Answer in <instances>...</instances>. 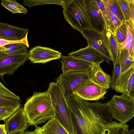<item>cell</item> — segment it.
<instances>
[{"instance_id":"1f68e13d","label":"cell","mask_w":134,"mask_h":134,"mask_svg":"<svg viewBox=\"0 0 134 134\" xmlns=\"http://www.w3.org/2000/svg\"><path fill=\"white\" fill-rule=\"evenodd\" d=\"M127 34V26L125 22L115 30L116 39L119 44L122 43L125 41Z\"/></svg>"},{"instance_id":"6da1fadb","label":"cell","mask_w":134,"mask_h":134,"mask_svg":"<svg viewBox=\"0 0 134 134\" xmlns=\"http://www.w3.org/2000/svg\"><path fill=\"white\" fill-rule=\"evenodd\" d=\"M66 100L77 134H100L113 121L107 103H90L75 94Z\"/></svg>"},{"instance_id":"9a60e30c","label":"cell","mask_w":134,"mask_h":134,"mask_svg":"<svg viewBox=\"0 0 134 134\" xmlns=\"http://www.w3.org/2000/svg\"><path fill=\"white\" fill-rule=\"evenodd\" d=\"M29 29L0 22V38L8 40L20 41L27 35Z\"/></svg>"},{"instance_id":"484cf974","label":"cell","mask_w":134,"mask_h":134,"mask_svg":"<svg viewBox=\"0 0 134 134\" xmlns=\"http://www.w3.org/2000/svg\"><path fill=\"white\" fill-rule=\"evenodd\" d=\"M111 12L123 23L125 21L120 7L116 0H101Z\"/></svg>"},{"instance_id":"4dcf8cb0","label":"cell","mask_w":134,"mask_h":134,"mask_svg":"<svg viewBox=\"0 0 134 134\" xmlns=\"http://www.w3.org/2000/svg\"><path fill=\"white\" fill-rule=\"evenodd\" d=\"M0 98L10 99L20 102V98L17 95L5 87L0 82Z\"/></svg>"},{"instance_id":"7c38bea8","label":"cell","mask_w":134,"mask_h":134,"mask_svg":"<svg viewBox=\"0 0 134 134\" xmlns=\"http://www.w3.org/2000/svg\"><path fill=\"white\" fill-rule=\"evenodd\" d=\"M80 32L86 39L88 45L98 51L107 59L112 61L110 56L103 43L100 33L91 28Z\"/></svg>"},{"instance_id":"5b68a950","label":"cell","mask_w":134,"mask_h":134,"mask_svg":"<svg viewBox=\"0 0 134 134\" xmlns=\"http://www.w3.org/2000/svg\"><path fill=\"white\" fill-rule=\"evenodd\" d=\"M113 119L126 123L134 116V99L124 94L114 95L107 103Z\"/></svg>"},{"instance_id":"9c48e42d","label":"cell","mask_w":134,"mask_h":134,"mask_svg":"<svg viewBox=\"0 0 134 134\" xmlns=\"http://www.w3.org/2000/svg\"><path fill=\"white\" fill-rule=\"evenodd\" d=\"M107 90L89 80L83 83L74 94L85 100H97L105 98Z\"/></svg>"},{"instance_id":"d4e9b609","label":"cell","mask_w":134,"mask_h":134,"mask_svg":"<svg viewBox=\"0 0 134 134\" xmlns=\"http://www.w3.org/2000/svg\"><path fill=\"white\" fill-rule=\"evenodd\" d=\"M1 4L13 14L22 13L26 14L27 13V9L15 0H2Z\"/></svg>"},{"instance_id":"4316f807","label":"cell","mask_w":134,"mask_h":134,"mask_svg":"<svg viewBox=\"0 0 134 134\" xmlns=\"http://www.w3.org/2000/svg\"><path fill=\"white\" fill-rule=\"evenodd\" d=\"M70 0H23V4L30 8L35 5L46 4H55L61 5L63 8Z\"/></svg>"},{"instance_id":"f1b7e54d","label":"cell","mask_w":134,"mask_h":134,"mask_svg":"<svg viewBox=\"0 0 134 134\" xmlns=\"http://www.w3.org/2000/svg\"><path fill=\"white\" fill-rule=\"evenodd\" d=\"M20 107V104L14 106L0 107V121L8 118Z\"/></svg>"},{"instance_id":"836d02e7","label":"cell","mask_w":134,"mask_h":134,"mask_svg":"<svg viewBox=\"0 0 134 134\" xmlns=\"http://www.w3.org/2000/svg\"><path fill=\"white\" fill-rule=\"evenodd\" d=\"M27 35L23 39L20 41H12L6 40L0 38V47L8 44H12L21 43L26 45L27 47H29L27 39Z\"/></svg>"},{"instance_id":"7402d4cb","label":"cell","mask_w":134,"mask_h":134,"mask_svg":"<svg viewBox=\"0 0 134 134\" xmlns=\"http://www.w3.org/2000/svg\"><path fill=\"white\" fill-rule=\"evenodd\" d=\"M119 55L121 73L134 65V58L127 50L119 47Z\"/></svg>"},{"instance_id":"cb8c5ba5","label":"cell","mask_w":134,"mask_h":134,"mask_svg":"<svg viewBox=\"0 0 134 134\" xmlns=\"http://www.w3.org/2000/svg\"><path fill=\"white\" fill-rule=\"evenodd\" d=\"M27 47L23 43H15L0 47V53L5 54L23 53L28 52Z\"/></svg>"},{"instance_id":"2e32d148","label":"cell","mask_w":134,"mask_h":134,"mask_svg":"<svg viewBox=\"0 0 134 134\" xmlns=\"http://www.w3.org/2000/svg\"><path fill=\"white\" fill-rule=\"evenodd\" d=\"M100 33L103 43L110 56L114 65L117 58L119 48L115 32L105 28Z\"/></svg>"},{"instance_id":"d6a6232c","label":"cell","mask_w":134,"mask_h":134,"mask_svg":"<svg viewBox=\"0 0 134 134\" xmlns=\"http://www.w3.org/2000/svg\"><path fill=\"white\" fill-rule=\"evenodd\" d=\"M123 94L134 99V71L130 77L125 92Z\"/></svg>"},{"instance_id":"44dd1931","label":"cell","mask_w":134,"mask_h":134,"mask_svg":"<svg viewBox=\"0 0 134 134\" xmlns=\"http://www.w3.org/2000/svg\"><path fill=\"white\" fill-rule=\"evenodd\" d=\"M103 3L105 9V13L103 16L105 23L106 28L112 32H115L116 29L122 23L111 12L106 4Z\"/></svg>"},{"instance_id":"74e56055","label":"cell","mask_w":134,"mask_h":134,"mask_svg":"<svg viewBox=\"0 0 134 134\" xmlns=\"http://www.w3.org/2000/svg\"><path fill=\"white\" fill-rule=\"evenodd\" d=\"M22 134H37L34 131H25Z\"/></svg>"},{"instance_id":"30bf717a","label":"cell","mask_w":134,"mask_h":134,"mask_svg":"<svg viewBox=\"0 0 134 134\" xmlns=\"http://www.w3.org/2000/svg\"><path fill=\"white\" fill-rule=\"evenodd\" d=\"M62 53L50 48L37 46L28 52L27 58L33 63H45L61 57Z\"/></svg>"},{"instance_id":"ba28073f","label":"cell","mask_w":134,"mask_h":134,"mask_svg":"<svg viewBox=\"0 0 134 134\" xmlns=\"http://www.w3.org/2000/svg\"><path fill=\"white\" fill-rule=\"evenodd\" d=\"M4 121L7 134L23 133L29 125L23 107H20Z\"/></svg>"},{"instance_id":"ffe728a7","label":"cell","mask_w":134,"mask_h":134,"mask_svg":"<svg viewBox=\"0 0 134 134\" xmlns=\"http://www.w3.org/2000/svg\"><path fill=\"white\" fill-rule=\"evenodd\" d=\"M129 130L126 123L113 121L103 127L100 134H127Z\"/></svg>"},{"instance_id":"f35d334b","label":"cell","mask_w":134,"mask_h":134,"mask_svg":"<svg viewBox=\"0 0 134 134\" xmlns=\"http://www.w3.org/2000/svg\"><path fill=\"white\" fill-rule=\"evenodd\" d=\"M127 134H134V129H132L129 130Z\"/></svg>"},{"instance_id":"52a82bcc","label":"cell","mask_w":134,"mask_h":134,"mask_svg":"<svg viewBox=\"0 0 134 134\" xmlns=\"http://www.w3.org/2000/svg\"><path fill=\"white\" fill-rule=\"evenodd\" d=\"M28 52L11 54L0 53V77L5 74L13 75L20 67L24 65L28 59Z\"/></svg>"},{"instance_id":"3957f363","label":"cell","mask_w":134,"mask_h":134,"mask_svg":"<svg viewBox=\"0 0 134 134\" xmlns=\"http://www.w3.org/2000/svg\"><path fill=\"white\" fill-rule=\"evenodd\" d=\"M47 91L55 109V117L70 134H77L70 108L59 86L56 82H51Z\"/></svg>"},{"instance_id":"4fadbf2b","label":"cell","mask_w":134,"mask_h":134,"mask_svg":"<svg viewBox=\"0 0 134 134\" xmlns=\"http://www.w3.org/2000/svg\"><path fill=\"white\" fill-rule=\"evenodd\" d=\"M61 60L63 73L70 72L90 71L93 64L70 56H62Z\"/></svg>"},{"instance_id":"d590c367","label":"cell","mask_w":134,"mask_h":134,"mask_svg":"<svg viewBox=\"0 0 134 134\" xmlns=\"http://www.w3.org/2000/svg\"><path fill=\"white\" fill-rule=\"evenodd\" d=\"M128 2L132 19L133 21H134V1L133 0H128Z\"/></svg>"},{"instance_id":"7a4b0ae2","label":"cell","mask_w":134,"mask_h":134,"mask_svg":"<svg viewBox=\"0 0 134 134\" xmlns=\"http://www.w3.org/2000/svg\"><path fill=\"white\" fill-rule=\"evenodd\" d=\"M24 107L29 125H37L55 116V109L47 91L34 93L27 99Z\"/></svg>"},{"instance_id":"f546056e","label":"cell","mask_w":134,"mask_h":134,"mask_svg":"<svg viewBox=\"0 0 134 134\" xmlns=\"http://www.w3.org/2000/svg\"><path fill=\"white\" fill-rule=\"evenodd\" d=\"M126 21H133L129 5L128 0H116Z\"/></svg>"},{"instance_id":"8992f818","label":"cell","mask_w":134,"mask_h":134,"mask_svg":"<svg viewBox=\"0 0 134 134\" xmlns=\"http://www.w3.org/2000/svg\"><path fill=\"white\" fill-rule=\"evenodd\" d=\"M90 71L70 72L61 74L56 79L66 99L74 94L84 82L90 80Z\"/></svg>"},{"instance_id":"8fae6325","label":"cell","mask_w":134,"mask_h":134,"mask_svg":"<svg viewBox=\"0 0 134 134\" xmlns=\"http://www.w3.org/2000/svg\"><path fill=\"white\" fill-rule=\"evenodd\" d=\"M91 29L101 33L106 28L105 22L101 11L95 0H85Z\"/></svg>"},{"instance_id":"ab89813d","label":"cell","mask_w":134,"mask_h":134,"mask_svg":"<svg viewBox=\"0 0 134 134\" xmlns=\"http://www.w3.org/2000/svg\"><path fill=\"white\" fill-rule=\"evenodd\" d=\"M23 133H15V134H22Z\"/></svg>"},{"instance_id":"83f0119b","label":"cell","mask_w":134,"mask_h":134,"mask_svg":"<svg viewBox=\"0 0 134 134\" xmlns=\"http://www.w3.org/2000/svg\"><path fill=\"white\" fill-rule=\"evenodd\" d=\"M119 47L118 56L116 62L114 65L112 75L111 78L110 87L114 90L121 73V66L119 55Z\"/></svg>"},{"instance_id":"d6986e66","label":"cell","mask_w":134,"mask_h":134,"mask_svg":"<svg viewBox=\"0 0 134 134\" xmlns=\"http://www.w3.org/2000/svg\"><path fill=\"white\" fill-rule=\"evenodd\" d=\"M127 26V34L125 41L119 44L120 48L127 50L131 56L134 58V22L131 20L125 22Z\"/></svg>"},{"instance_id":"603a6c76","label":"cell","mask_w":134,"mask_h":134,"mask_svg":"<svg viewBox=\"0 0 134 134\" xmlns=\"http://www.w3.org/2000/svg\"><path fill=\"white\" fill-rule=\"evenodd\" d=\"M133 71L134 65L121 74L114 89L116 92L122 94L124 93L130 77Z\"/></svg>"},{"instance_id":"e575fe53","label":"cell","mask_w":134,"mask_h":134,"mask_svg":"<svg viewBox=\"0 0 134 134\" xmlns=\"http://www.w3.org/2000/svg\"><path fill=\"white\" fill-rule=\"evenodd\" d=\"M20 102L12 99L0 98V107L18 105L20 104Z\"/></svg>"},{"instance_id":"277c9868","label":"cell","mask_w":134,"mask_h":134,"mask_svg":"<svg viewBox=\"0 0 134 134\" xmlns=\"http://www.w3.org/2000/svg\"><path fill=\"white\" fill-rule=\"evenodd\" d=\"M63 8L64 18L74 29L80 32L91 28L85 0H70Z\"/></svg>"},{"instance_id":"ac0fdd59","label":"cell","mask_w":134,"mask_h":134,"mask_svg":"<svg viewBox=\"0 0 134 134\" xmlns=\"http://www.w3.org/2000/svg\"><path fill=\"white\" fill-rule=\"evenodd\" d=\"M110 75L105 73L99 64H93L90 72V80L96 84L106 90L110 88Z\"/></svg>"},{"instance_id":"5bb4252c","label":"cell","mask_w":134,"mask_h":134,"mask_svg":"<svg viewBox=\"0 0 134 134\" xmlns=\"http://www.w3.org/2000/svg\"><path fill=\"white\" fill-rule=\"evenodd\" d=\"M69 56L82 60L92 64H99L105 60H107L98 51L88 45L84 48L72 52L68 54Z\"/></svg>"},{"instance_id":"8d00e7d4","label":"cell","mask_w":134,"mask_h":134,"mask_svg":"<svg viewBox=\"0 0 134 134\" xmlns=\"http://www.w3.org/2000/svg\"><path fill=\"white\" fill-rule=\"evenodd\" d=\"M0 134H7L5 129L4 124H0Z\"/></svg>"},{"instance_id":"e0dca14e","label":"cell","mask_w":134,"mask_h":134,"mask_svg":"<svg viewBox=\"0 0 134 134\" xmlns=\"http://www.w3.org/2000/svg\"><path fill=\"white\" fill-rule=\"evenodd\" d=\"M35 126L34 131L37 134H70L55 117L49 120L42 127Z\"/></svg>"}]
</instances>
